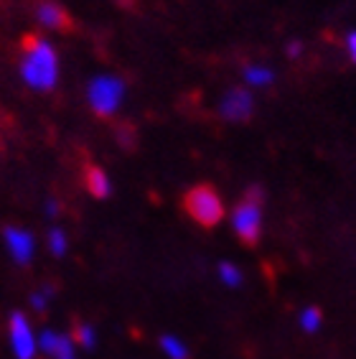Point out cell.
<instances>
[{
	"label": "cell",
	"instance_id": "cell-17",
	"mask_svg": "<svg viewBox=\"0 0 356 359\" xmlns=\"http://www.w3.org/2000/svg\"><path fill=\"white\" fill-rule=\"evenodd\" d=\"M48 293H51V290H43V293H34V296H31V304H34V309L36 311H43V309H46V296Z\"/></svg>",
	"mask_w": 356,
	"mask_h": 359
},
{
	"label": "cell",
	"instance_id": "cell-14",
	"mask_svg": "<svg viewBox=\"0 0 356 359\" xmlns=\"http://www.w3.org/2000/svg\"><path fill=\"white\" fill-rule=\"evenodd\" d=\"M301 326L306 332H315V329L321 326V311L313 309V306H308V309L301 313Z\"/></svg>",
	"mask_w": 356,
	"mask_h": 359
},
{
	"label": "cell",
	"instance_id": "cell-16",
	"mask_svg": "<svg viewBox=\"0 0 356 359\" xmlns=\"http://www.w3.org/2000/svg\"><path fill=\"white\" fill-rule=\"evenodd\" d=\"M74 339H76V344H82V346H92V344H95V332H92V326L82 324V326H79V329H76Z\"/></svg>",
	"mask_w": 356,
	"mask_h": 359
},
{
	"label": "cell",
	"instance_id": "cell-5",
	"mask_svg": "<svg viewBox=\"0 0 356 359\" xmlns=\"http://www.w3.org/2000/svg\"><path fill=\"white\" fill-rule=\"evenodd\" d=\"M11 344H13L15 359H34L36 357V339L31 334L28 318L21 311H15L11 316Z\"/></svg>",
	"mask_w": 356,
	"mask_h": 359
},
{
	"label": "cell",
	"instance_id": "cell-9",
	"mask_svg": "<svg viewBox=\"0 0 356 359\" xmlns=\"http://www.w3.org/2000/svg\"><path fill=\"white\" fill-rule=\"evenodd\" d=\"M84 179H87V189L92 196H97V199H107V196H110V191H112L110 179H107V173H104L102 168L89 166L87 173H84Z\"/></svg>",
	"mask_w": 356,
	"mask_h": 359
},
{
	"label": "cell",
	"instance_id": "cell-4",
	"mask_svg": "<svg viewBox=\"0 0 356 359\" xmlns=\"http://www.w3.org/2000/svg\"><path fill=\"white\" fill-rule=\"evenodd\" d=\"M232 224H234V232L247 242V245H254L257 237H260V229H262V209H260V191L252 189V191L247 194L245 201L237 204L232 215Z\"/></svg>",
	"mask_w": 356,
	"mask_h": 359
},
{
	"label": "cell",
	"instance_id": "cell-10",
	"mask_svg": "<svg viewBox=\"0 0 356 359\" xmlns=\"http://www.w3.org/2000/svg\"><path fill=\"white\" fill-rule=\"evenodd\" d=\"M245 79L249 84H254V87H267V84L273 82V72L267 69V67H247Z\"/></svg>",
	"mask_w": 356,
	"mask_h": 359
},
{
	"label": "cell",
	"instance_id": "cell-6",
	"mask_svg": "<svg viewBox=\"0 0 356 359\" xmlns=\"http://www.w3.org/2000/svg\"><path fill=\"white\" fill-rule=\"evenodd\" d=\"M3 237H6V248H8V252H11V257H13L15 263L18 265L31 263V257H34V237L28 235L26 229L6 227Z\"/></svg>",
	"mask_w": 356,
	"mask_h": 359
},
{
	"label": "cell",
	"instance_id": "cell-2",
	"mask_svg": "<svg viewBox=\"0 0 356 359\" xmlns=\"http://www.w3.org/2000/svg\"><path fill=\"white\" fill-rule=\"evenodd\" d=\"M184 207L193 222H199L201 227H214L219 224L224 217V204H221L219 194L212 187H193L184 196Z\"/></svg>",
	"mask_w": 356,
	"mask_h": 359
},
{
	"label": "cell",
	"instance_id": "cell-13",
	"mask_svg": "<svg viewBox=\"0 0 356 359\" xmlns=\"http://www.w3.org/2000/svg\"><path fill=\"white\" fill-rule=\"evenodd\" d=\"M48 248H51V252L56 257H62L67 252V235H64L62 229H51L48 232Z\"/></svg>",
	"mask_w": 356,
	"mask_h": 359
},
{
	"label": "cell",
	"instance_id": "cell-3",
	"mask_svg": "<svg viewBox=\"0 0 356 359\" xmlns=\"http://www.w3.org/2000/svg\"><path fill=\"white\" fill-rule=\"evenodd\" d=\"M125 97V84L117 76H95L87 87V100L100 118H110Z\"/></svg>",
	"mask_w": 356,
	"mask_h": 359
},
{
	"label": "cell",
	"instance_id": "cell-20",
	"mask_svg": "<svg viewBox=\"0 0 356 359\" xmlns=\"http://www.w3.org/2000/svg\"><path fill=\"white\" fill-rule=\"evenodd\" d=\"M46 212H48V215H59V204H54V201H51V204L46 207Z\"/></svg>",
	"mask_w": 356,
	"mask_h": 359
},
{
	"label": "cell",
	"instance_id": "cell-8",
	"mask_svg": "<svg viewBox=\"0 0 356 359\" xmlns=\"http://www.w3.org/2000/svg\"><path fill=\"white\" fill-rule=\"evenodd\" d=\"M36 18H39L46 28H54V31H69V28H71L69 13L59 6V3H54V0H39V6H36Z\"/></svg>",
	"mask_w": 356,
	"mask_h": 359
},
{
	"label": "cell",
	"instance_id": "cell-12",
	"mask_svg": "<svg viewBox=\"0 0 356 359\" xmlns=\"http://www.w3.org/2000/svg\"><path fill=\"white\" fill-rule=\"evenodd\" d=\"M160 346H163V352L171 359H189V352H186L184 341H178L176 337H163L160 339Z\"/></svg>",
	"mask_w": 356,
	"mask_h": 359
},
{
	"label": "cell",
	"instance_id": "cell-11",
	"mask_svg": "<svg viewBox=\"0 0 356 359\" xmlns=\"http://www.w3.org/2000/svg\"><path fill=\"white\" fill-rule=\"evenodd\" d=\"M51 357H54V359H74V344H71V339L64 337V334H56Z\"/></svg>",
	"mask_w": 356,
	"mask_h": 359
},
{
	"label": "cell",
	"instance_id": "cell-19",
	"mask_svg": "<svg viewBox=\"0 0 356 359\" xmlns=\"http://www.w3.org/2000/svg\"><path fill=\"white\" fill-rule=\"evenodd\" d=\"M301 51H303L301 43H290V46H288V56H298Z\"/></svg>",
	"mask_w": 356,
	"mask_h": 359
},
{
	"label": "cell",
	"instance_id": "cell-1",
	"mask_svg": "<svg viewBox=\"0 0 356 359\" xmlns=\"http://www.w3.org/2000/svg\"><path fill=\"white\" fill-rule=\"evenodd\" d=\"M21 76L28 87L39 92L54 90L56 76H59V59L54 46L43 39L26 36L23 41V59H21Z\"/></svg>",
	"mask_w": 356,
	"mask_h": 359
},
{
	"label": "cell",
	"instance_id": "cell-15",
	"mask_svg": "<svg viewBox=\"0 0 356 359\" xmlns=\"http://www.w3.org/2000/svg\"><path fill=\"white\" fill-rule=\"evenodd\" d=\"M219 278L224 280L226 285H240L242 283V273H240V268H234L232 263H221V268H219Z\"/></svg>",
	"mask_w": 356,
	"mask_h": 359
},
{
	"label": "cell",
	"instance_id": "cell-7",
	"mask_svg": "<svg viewBox=\"0 0 356 359\" xmlns=\"http://www.w3.org/2000/svg\"><path fill=\"white\" fill-rule=\"evenodd\" d=\"M221 115L226 120H247L252 115V95L247 90H229L221 100Z\"/></svg>",
	"mask_w": 356,
	"mask_h": 359
},
{
	"label": "cell",
	"instance_id": "cell-18",
	"mask_svg": "<svg viewBox=\"0 0 356 359\" xmlns=\"http://www.w3.org/2000/svg\"><path fill=\"white\" fill-rule=\"evenodd\" d=\"M346 48H349L351 62H356V31H351V34L346 36Z\"/></svg>",
	"mask_w": 356,
	"mask_h": 359
}]
</instances>
